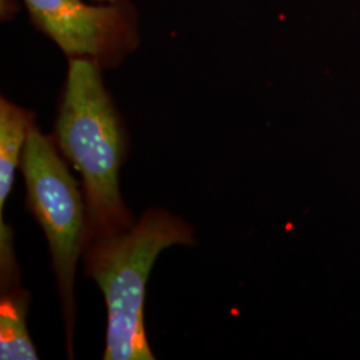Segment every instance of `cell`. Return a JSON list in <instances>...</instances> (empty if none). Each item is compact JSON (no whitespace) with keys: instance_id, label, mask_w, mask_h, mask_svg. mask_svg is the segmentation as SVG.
<instances>
[{"instance_id":"cell-1","label":"cell","mask_w":360,"mask_h":360,"mask_svg":"<svg viewBox=\"0 0 360 360\" xmlns=\"http://www.w3.org/2000/svg\"><path fill=\"white\" fill-rule=\"evenodd\" d=\"M68 62L53 138L60 154L82 176L87 207L86 247L129 230L136 220L119 188L127 132L105 89L103 68L87 59Z\"/></svg>"},{"instance_id":"cell-2","label":"cell","mask_w":360,"mask_h":360,"mask_svg":"<svg viewBox=\"0 0 360 360\" xmlns=\"http://www.w3.org/2000/svg\"><path fill=\"white\" fill-rule=\"evenodd\" d=\"M193 227L163 208H150L129 230L84 247V270L107 306L104 360H154L144 326L146 285L159 254L193 245Z\"/></svg>"},{"instance_id":"cell-3","label":"cell","mask_w":360,"mask_h":360,"mask_svg":"<svg viewBox=\"0 0 360 360\" xmlns=\"http://www.w3.org/2000/svg\"><path fill=\"white\" fill-rule=\"evenodd\" d=\"M20 167L26 184L27 208L44 231L50 248L65 319L67 352L72 358L74 283L87 232L84 193L67 167L55 138L44 135L37 124L28 134Z\"/></svg>"},{"instance_id":"cell-4","label":"cell","mask_w":360,"mask_h":360,"mask_svg":"<svg viewBox=\"0 0 360 360\" xmlns=\"http://www.w3.org/2000/svg\"><path fill=\"white\" fill-rule=\"evenodd\" d=\"M32 25L65 52L68 60L87 59L114 68L139 44L132 1L90 4L84 0H23Z\"/></svg>"},{"instance_id":"cell-5","label":"cell","mask_w":360,"mask_h":360,"mask_svg":"<svg viewBox=\"0 0 360 360\" xmlns=\"http://www.w3.org/2000/svg\"><path fill=\"white\" fill-rule=\"evenodd\" d=\"M37 124L35 116L26 108L0 99V220L13 190L15 171L20 166L23 148L31 129Z\"/></svg>"},{"instance_id":"cell-6","label":"cell","mask_w":360,"mask_h":360,"mask_svg":"<svg viewBox=\"0 0 360 360\" xmlns=\"http://www.w3.org/2000/svg\"><path fill=\"white\" fill-rule=\"evenodd\" d=\"M30 294L23 288L1 292L0 299V359L37 360L38 352L28 334Z\"/></svg>"},{"instance_id":"cell-7","label":"cell","mask_w":360,"mask_h":360,"mask_svg":"<svg viewBox=\"0 0 360 360\" xmlns=\"http://www.w3.org/2000/svg\"><path fill=\"white\" fill-rule=\"evenodd\" d=\"M95 1H102V3H110V1H116V0H95Z\"/></svg>"}]
</instances>
